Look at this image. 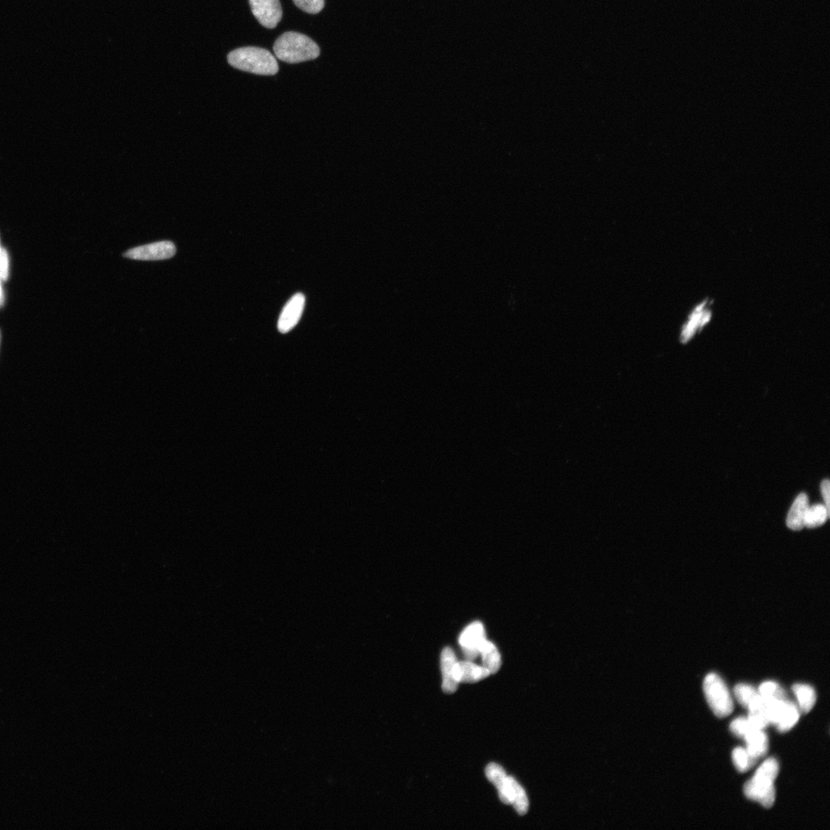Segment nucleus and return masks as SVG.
Wrapping results in <instances>:
<instances>
[{
  "instance_id": "nucleus-1",
  "label": "nucleus",
  "mask_w": 830,
  "mask_h": 830,
  "mask_svg": "<svg viewBox=\"0 0 830 830\" xmlns=\"http://www.w3.org/2000/svg\"><path fill=\"white\" fill-rule=\"evenodd\" d=\"M276 58L289 64L315 60L320 55V48L307 36L286 32L281 35L273 46Z\"/></svg>"
},
{
  "instance_id": "nucleus-2",
  "label": "nucleus",
  "mask_w": 830,
  "mask_h": 830,
  "mask_svg": "<svg viewBox=\"0 0 830 830\" xmlns=\"http://www.w3.org/2000/svg\"><path fill=\"white\" fill-rule=\"evenodd\" d=\"M228 62L234 68L256 75L273 76L279 72L275 55L260 47L239 48L228 55Z\"/></svg>"
},
{
  "instance_id": "nucleus-3",
  "label": "nucleus",
  "mask_w": 830,
  "mask_h": 830,
  "mask_svg": "<svg viewBox=\"0 0 830 830\" xmlns=\"http://www.w3.org/2000/svg\"><path fill=\"white\" fill-rule=\"evenodd\" d=\"M778 773L777 761L775 758L765 761L744 786L748 799L759 802L765 808H771L776 799L775 781Z\"/></svg>"
},
{
  "instance_id": "nucleus-4",
  "label": "nucleus",
  "mask_w": 830,
  "mask_h": 830,
  "mask_svg": "<svg viewBox=\"0 0 830 830\" xmlns=\"http://www.w3.org/2000/svg\"><path fill=\"white\" fill-rule=\"evenodd\" d=\"M704 692L711 710L716 716L723 718L733 711L730 692L718 675L709 674L704 681Z\"/></svg>"
},
{
  "instance_id": "nucleus-5",
  "label": "nucleus",
  "mask_w": 830,
  "mask_h": 830,
  "mask_svg": "<svg viewBox=\"0 0 830 830\" xmlns=\"http://www.w3.org/2000/svg\"><path fill=\"white\" fill-rule=\"evenodd\" d=\"M176 253V248L171 241H157L128 250L125 257L139 261H162L171 259Z\"/></svg>"
},
{
  "instance_id": "nucleus-6",
  "label": "nucleus",
  "mask_w": 830,
  "mask_h": 830,
  "mask_svg": "<svg viewBox=\"0 0 830 830\" xmlns=\"http://www.w3.org/2000/svg\"><path fill=\"white\" fill-rule=\"evenodd\" d=\"M249 4L256 20L265 28H276L283 18L279 0H249Z\"/></svg>"
},
{
  "instance_id": "nucleus-7",
  "label": "nucleus",
  "mask_w": 830,
  "mask_h": 830,
  "mask_svg": "<svg viewBox=\"0 0 830 830\" xmlns=\"http://www.w3.org/2000/svg\"><path fill=\"white\" fill-rule=\"evenodd\" d=\"M486 641L485 627L481 622L467 626L459 638V643L467 660L472 662L480 655L483 643Z\"/></svg>"
},
{
  "instance_id": "nucleus-8",
  "label": "nucleus",
  "mask_w": 830,
  "mask_h": 830,
  "mask_svg": "<svg viewBox=\"0 0 830 830\" xmlns=\"http://www.w3.org/2000/svg\"><path fill=\"white\" fill-rule=\"evenodd\" d=\"M304 304L305 297L301 293L293 295L292 299L287 302L281 313L278 322V328L281 333H289L296 326L302 317Z\"/></svg>"
},
{
  "instance_id": "nucleus-9",
  "label": "nucleus",
  "mask_w": 830,
  "mask_h": 830,
  "mask_svg": "<svg viewBox=\"0 0 830 830\" xmlns=\"http://www.w3.org/2000/svg\"><path fill=\"white\" fill-rule=\"evenodd\" d=\"M457 662L458 660L453 649L446 648L442 650L441 656L443 676L442 690L448 695L454 694L458 688L459 683L456 678Z\"/></svg>"
},
{
  "instance_id": "nucleus-10",
  "label": "nucleus",
  "mask_w": 830,
  "mask_h": 830,
  "mask_svg": "<svg viewBox=\"0 0 830 830\" xmlns=\"http://www.w3.org/2000/svg\"><path fill=\"white\" fill-rule=\"evenodd\" d=\"M809 498L802 493L797 496L787 515V526L794 530H801L805 527V514L809 509Z\"/></svg>"
},
{
  "instance_id": "nucleus-11",
  "label": "nucleus",
  "mask_w": 830,
  "mask_h": 830,
  "mask_svg": "<svg viewBox=\"0 0 830 830\" xmlns=\"http://www.w3.org/2000/svg\"><path fill=\"white\" fill-rule=\"evenodd\" d=\"M490 675V673L486 667L475 664L470 660L457 662L456 678L458 683H477Z\"/></svg>"
},
{
  "instance_id": "nucleus-12",
  "label": "nucleus",
  "mask_w": 830,
  "mask_h": 830,
  "mask_svg": "<svg viewBox=\"0 0 830 830\" xmlns=\"http://www.w3.org/2000/svg\"><path fill=\"white\" fill-rule=\"evenodd\" d=\"M744 739L747 744V751L754 758L757 760L767 754L768 738L762 730L751 728L746 733Z\"/></svg>"
},
{
  "instance_id": "nucleus-13",
  "label": "nucleus",
  "mask_w": 830,
  "mask_h": 830,
  "mask_svg": "<svg viewBox=\"0 0 830 830\" xmlns=\"http://www.w3.org/2000/svg\"><path fill=\"white\" fill-rule=\"evenodd\" d=\"M710 316L711 312L707 311L705 304H700L692 313L687 325L683 327L681 333V340L683 341L690 340V337L695 335L698 329L704 327L707 323V321L710 319Z\"/></svg>"
},
{
  "instance_id": "nucleus-14",
  "label": "nucleus",
  "mask_w": 830,
  "mask_h": 830,
  "mask_svg": "<svg viewBox=\"0 0 830 830\" xmlns=\"http://www.w3.org/2000/svg\"><path fill=\"white\" fill-rule=\"evenodd\" d=\"M509 795L511 805L520 815H526L529 802L525 789L513 777H509Z\"/></svg>"
},
{
  "instance_id": "nucleus-15",
  "label": "nucleus",
  "mask_w": 830,
  "mask_h": 830,
  "mask_svg": "<svg viewBox=\"0 0 830 830\" xmlns=\"http://www.w3.org/2000/svg\"><path fill=\"white\" fill-rule=\"evenodd\" d=\"M482 657L483 667H486L490 674H496L501 668V655L493 643L486 640L480 650Z\"/></svg>"
},
{
  "instance_id": "nucleus-16",
  "label": "nucleus",
  "mask_w": 830,
  "mask_h": 830,
  "mask_svg": "<svg viewBox=\"0 0 830 830\" xmlns=\"http://www.w3.org/2000/svg\"><path fill=\"white\" fill-rule=\"evenodd\" d=\"M794 692L799 701L801 711L803 714H808L816 704L817 695L815 690L807 684H795Z\"/></svg>"
},
{
  "instance_id": "nucleus-17",
  "label": "nucleus",
  "mask_w": 830,
  "mask_h": 830,
  "mask_svg": "<svg viewBox=\"0 0 830 830\" xmlns=\"http://www.w3.org/2000/svg\"><path fill=\"white\" fill-rule=\"evenodd\" d=\"M800 719V712L796 706L787 700L783 712L777 724L779 732H787L792 729Z\"/></svg>"
},
{
  "instance_id": "nucleus-18",
  "label": "nucleus",
  "mask_w": 830,
  "mask_h": 830,
  "mask_svg": "<svg viewBox=\"0 0 830 830\" xmlns=\"http://www.w3.org/2000/svg\"><path fill=\"white\" fill-rule=\"evenodd\" d=\"M829 516V510L823 504H815L809 507L805 518V527L809 528H817L823 526Z\"/></svg>"
},
{
  "instance_id": "nucleus-19",
  "label": "nucleus",
  "mask_w": 830,
  "mask_h": 830,
  "mask_svg": "<svg viewBox=\"0 0 830 830\" xmlns=\"http://www.w3.org/2000/svg\"><path fill=\"white\" fill-rule=\"evenodd\" d=\"M486 777L490 783H493L497 789L498 793L503 791L506 784L507 777L506 772L501 765L491 763L486 770Z\"/></svg>"
},
{
  "instance_id": "nucleus-20",
  "label": "nucleus",
  "mask_w": 830,
  "mask_h": 830,
  "mask_svg": "<svg viewBox=\"0 0 830 830\" xmlns=\"http://www.w3.org/2000/svg\"><path fill=\"white\" fill-rule=\"evenodd\" d=\"M732 761L739 772H744L753 767L756 759L749 755L747 749L737 747L733 749Z\"/></svg>"
},
{
  "instance_id": "nucleus-21",
  "label": "nucleus",
  "mask_w": 830,
  "mask_h": 830,
  "mask_svg": "<svg viewBox=\"0 0 830 830\" xmlns=\"http://www.w3.org/2000/svg\"><path fill=\"white\" fill-rule=\"evenodd\" d=\"M735 695L739 703L747 708L759 692L749 685L740 683L735 688Z\"/></svg>"
},
{
  "instance_id": "nucleus-22",
  "label": "nucleus",
  "mask_w": 830,
  "mask_h": 830,
  "mask_svg": "<svg viewBox=\"0 0 830 830\" xmlns=\"http://www.w3.org/2000/svg\"><path fill=\"white\" fill-rule=\"evenodd\" d=\"M295 5L309 14H318L325 6V0H293Z\"/></svg>"
},
{
  "instance_id": "nucleus-23",
  "label": "nucleus",
  "mask_w": 830,
  "mask_h": 830,
  "mask_svg": "<svg viewBox=\"0 0 830 830\" xmlns=\"http://www.w3.org/2000/svg\"><path fill=\"white\" fill-rule=\"evenodd\" d=\"M759 695L764 698L775 697L785 699L784 690L777 683L772 681L763 683L759 688Z\"/></svg>"
},
{
  "instance_id": "nucleus-24",
  "label": "nucleus",
  "mask_w": 830,
  "mask_h": 830,
  "mask_svg": "<svg viewBox=\"0 0 830 830\" xmlns=\"http://www.w3.org/2000/svg\"><path fill=\"white\" fill-rule=\"evenodd\" d=\"M751 728V724L744 717H739L730 724L731 732L739 737H744L746 733Z\"/></svg>"
},
{
  "instance_id": "nucleus-25",
  "label": "nucleus",
  "mask_w": 830,
  "mask_h": 830,
  "mask_svg": "<svg viewBox=\"0 0 830 830\" xmlns=\"http://www.w3.org/2000/svg\"><path fill=\"white\" fill-rule=\"evenodd\" d=\"M9 255L5 248H0V279L7 281L10 271Z\"/></svg>"
},
{
  "instance_id": "nucleus-26",
  "label": "nucleus",
  "mask_w": 830,
  "mask_h": 830,
  "mask_svg": "<svg viewBox=\"0 0 830 830\" xmlns=\"http://www.w3.org/2000/svg\"><path fill=\"white\" fill-rule=\"evenodd\" d=\"M829 488H830V483H829V479H825L823 481H822L821 486H820L821 494H822V496H823L824 502L826 503L825 506L827 507V509H829V504H830V502H829V500H830Z\"/></svg>"
},
{
  "instance_id": "nucleus-27",
  "label": "nucleus",
  "mask_w": 830,
  "mask_h": 830,
  "mask_svg": "<svg viewBox=\"0 0 830 830\" xmlns=\"http://www.w3.org/2000/svg\"><path fill=\"white\" fill-rule=\"evenodd\" d=\"M1 281H2L1 279H0V305H1L4 303V297Z\"/></svg>"
},
{
  "instance_id": "nucleus-28",
  "label": "nucleus",
  "mask_w": 830,
  "mask_h": 830,
  "mask_svg": "<svg viewBox=\"0 0 830 830\" xmlns=\"http://www.w3.org/2000/svg\"><path fill=\"white\" fill-rule=\"evenodd\" d=\"M0 248H1V247H0Z\"/></svg>"
}]
</instances>
